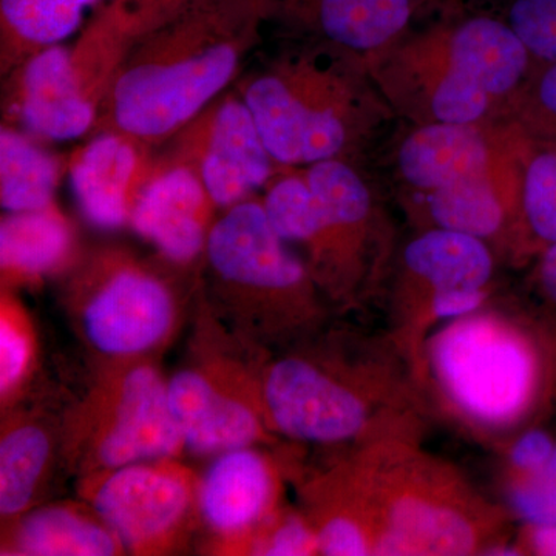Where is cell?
<instances>
[{"instance_id":"cell-13","label":"cell","mask_w":556,"mask_h":556,"mask_svg":"<svg viewBox=\"0 0 556 556\" xmlns=\"http://www.w3.org/2000/svg\"><path fill=\"white\" fill-rule=\"evenodd\" d=\"M167 397L186 448L197 455L251 447L263 438L254 407L206 372H175L167 382Z\"/></svg>"},{"instance_id":"cell-27","label":"cell","mask_w":556,"mask_h":556,"mask_svg":"<svg viewBox=\"0 0 556 556\" xmlns=\"http://www.w3.org/2000/svg\"><path fill=\"white\" fill-rule=\"evenodd\" d=\"M305 179L327 222L329 240L336 232L353 228L367 217V186L346 164L338 160L320 161L309 167Z\"/></svg>"},{"instance_id":"cell-29","label":"cell","mask_w":556,"mask_h":556,"mask_svg":"<svg viewBox=\"0 0 556 556\" xmlns=\"http://www.w3.org/2000/svg\"><path fill=\"white\" fill-rule=\"evenodd\" d=\"M525 203L530 226L543 240L556 243V155L543 153L530 164Z\"/></svg>"},{"instance_id":"cell-19","label":"cell","mask_w":556,"mask_h":556,"mask_svg":"<svg viewBox=\"0 0 556 556\" xmlns=\"http://www.w3.org/2000/svg\"><path fill=\"white\" fill-rule=\"evenodd\" d=\"M123 544L100 518L72 507H43L17 522L3 555L110 556Z\"/></svg>"},{"instance_id":"cell-6","label":"cell","mask_w":556,"mask_h":556,"mask_svg":"<svg viewBox=\"0 0 556 556\" xmlns=\"http://www.w3.org/2000/svg\"><path fill=\"white\" fill-rule=\"evenodd\" d=\"M433 358L450 396L485 422L517 416L532 394L535 365L529 348L485 318L459 321L442 332Z\"/></svg>"},{"instance_id":"cell-38","label":"cell","mask_w":556,"mask_h":556,"mask_svg":"<svg viewBox=\"0 0 556 556\" xmlns=\"http://www.w3.org/2000/svg\"><path fill=\"white\" fill-rule=\"evenodd\" d=\"M541 281L546 289L548 298L556 303V243L548 249L541 266Z\"/></svg>"},{"instance_id":"cell-41","label":"cell","mask_w":556,"mask_h":556,"mask_svg":"<svg viewBox=\"0 0 556 556\" xmlns=\"http://www.w3.org/2000/svg\"><path fill=\"white\" fill-rule=\"evenodd\" d=\"M543 478L547 479V481L556 482V448L552 453L551 459L547 460L546 466H544Z\"/></svg>"},{"instance_id":"cell-2","label":"cell","mask_w":556,"mask_h":556,"mask_svg":"<svg viewBox=\"0 0 556 556\" xmlns=\"http://www.w3.org/2000/svg\"><path fill=\"white\" fill-rule=\"evenodd\" d=\"M68 288L84 338L104 356H141L174 328L177 302L169 283L127 249L104 247L80 255Z\"/></svg>"},{"instance_id":"cell-22","label":"cell","mask_w":556,"mask_h":556,"mask_svg":"<svg viewBox=\"0 0 556 556\" xmlns=\"http://www.w3.org/2000/svg\"><path fill=\"white\" fill-rule=\"evenodd\" d=\"M67 161L40 148L10 124L0 129V204L5 212L36 211L54 203Z\"/></svg>"},{"instance_id":"cell-34","label":"cell","mask_w":556,"mask_h":556,"mask_svg":"<svg viewBox=\"0 0 556 556\" xmlns=\"http://www.w3.org/2000/svg\"><path fill=\"white\" fill-rule=\"evenodd\" d=\"M317 552L324 555H367V533L353 518L332 517L318 529Z\"/></svg>"},{"instance_id":"cell-7","label":"cell","mask_w":556,"mask_h":556,"mask_svg":"<svg viewBox=\"0 0 556 556\" xmlns=\"http://www.w3.org/2000/svg\"><path fill=\"white\" fill-rule=\"evenodd\" d=\"M199 485L188 468L161 459L89 475L84 493L126 551L159 554L199 508Z\"/></svg>"},{"instance_id":"cell-40","label":"cell","mask_w":556,"mask_h":556,"mask_svg":"<svg viewBox=\"0 0 556 556\" xmlns=\"http://www.w3.org/2000/svg\"><path fill=\"white\" fill-rule=\"evenodd\" d=\"M540 97L546 109L556 115V65L541 80Z\"/></svg>"},{"instance_id":"cell-12","label":"cell","mask_w":556,"mask_h":556,"mask_svg":"<svg viewBox=\"0 0 556 556\" xmlns=\"http://www.w3.org/2000/svg\"><path fill=\"white\" fill-rule=\"evenodd\" d=\"M263 399L274 426L302 441H345L367 420V408L356 394L299 358H283L270 367Z\"/></svg>"},{"instance_id":"cell-18","label":"cell","mask_w":556,"mask_h":556,"mask_svg":"<svg viewBox=\"0 0 556 556\" xmlns=\"http://www.w3.org/2000/svg\"><path fill=\"white\" fill-rule=\"evenodd\" d=\"M477 546V532L463 514L426 497L405 496L388 511V527L376 551L387 555H464Z\"/></svg>"},{"instance_id":"cell-37","label":"cell","mask_w":556,"mask_h":556,"mask_svg":"<svg viewBox=\"0 0 556 556\" xmlns=\"http://www.w3.org/2000/svg\"><path fill=\"white\" fill-rule=\"evenodd\" d=\"M481 291H438L433 309L439 317L466 316L481 303Z\"/></svg>"},{"instance_id":"cell-26","label":"cell","mask_w":556,"mask_h":556,"mask_svg":"<svg viewBox=\"0 0 556 556\" xmlns=\"http://www.w3.org/2000/svg\"><path fill=\"white\" fill-rule=\"evenodd\" d=\"M266 215L283 240L325 247L329 240L327 222L305 177H283L266 193Z\"/></svg>"},{"instance_id":"cell-33","label":"cell","mask_w":556,"mask_h":556,"mask_svg":"<svg viewBox=\"0 0 556 556\" xmlns=\"http://www.w3.org/2000/svg\"><path fill=\"white\" fill-rule=\"evenodd\" d=\"M249 548L255 555H309L317 551V538L300 519L288 518L265 535L255 538V543Z\"/></svg>"},{"instance_id":"cell-9","label":"cell","mask_w":556,"mask_h":556,"mask_svg":"<svg viewBox=\"0 0 556 556\" xmlns=\"http://www.w3.org/2000/svg\"><path fill=\"white\" fill-rule=\"evenodd\" d=\"M3 124L36 137L67 141L90 135L100 109L73 67L72 49L56 43L3 76Z\"/></svg>"},{"instance_id":"cell-16","label":"cell","mask_w":556,"mask_h":556,"mask_svg":"<svg viewBox=\"0 0 556 556\" xmlns=\"http://www.w3.org/2000/svg\"><path fill=\"white\" fill-rule=\"evenodd\" d=\"M281 16L346 50H372L404 30L413 0H263Z\"/></svg>"},{"instance_id":"cell-8","label":"cell","mask_w":556,"mask_h":556,"mask_svg":"<svg viewBox=\"0 0 556 556\" xmlns=\"http://www.w3.org/2000/svg\"><path fill=\"white\" fill-rule=\"evenodd\" d=\"M159 153L161 159L195 167L223 211L268 185L276 163L237 89L208 104Z\"/></svg>"},{"instance_id":"cell-36","label":"cell","mask_w":556,"mask_h":556,"mask_svg":"<svg viewBox=\"0 0 556 556\" xmlns=\"http://www.w3.org/2000/svg\"><path fill=\"white\" fill-rule=\"evenodd\" d=\"M554 450L551 439H548L546 434L540 433V431H533V433L526 434V437L515 445L511 459H514V464L517 467L536 470V468L546 466Z\"/></svg>"},{"instance_id":"cell-28","label":"cell","mask_w":556,"mask_h":556,"mask_svg":"<svg viewBox=\"0 0 556 556\" xmlns=\"http://www.w3.org/2000/svg\"><path fill=\"white\" fill-rule=\"evenodd\" d=\"M33 358L31 328L20 305L3 291L0 314V393L5 401L28 375Z\"/></svg>"},{"instance_id":"cell-14","label":"cell","mask_w":556,"mask_h":556,"mask_svg":"<svg viewBox=\"0 0 556 556\" xmlns=\"http://www.w3.org/2000/svg\"><path fill=\"white\" fill-rule=\"evenodd\" d=\"M276 481L268 460L249 447L217 455L199 485V514L225 540L241 541L268 515Z\"/></svg>"},{"instance_id":"cell-39","label":"cell","mask_w":556,"mask_h":556,"mask_svg":"<svg viewBox=\"0 0 556 556\" xmlns=\"http://www.w3.org/2000/svg\"><path fill=\"white\" fill-rule=\"evenodd\" d=\"M536 551L543 555H556V526H541L533 535Z\"/></svg>"},{"instance_id":"cell-1","label":"cell","mask_w":556,"mask_h":556,"mask_svg":"<svg viewBox=\"0 0 556 556\" xmlns=\"http://www.w3.org/2000/svg\"><path fill=\"white\" fill-rule=\"evenodd\" d=\"M268 17L263 0H195L131 47L89 137L115 130L166 144L228 91Z\"/></svg>"},{"instance_id":"cell-32","label":"cell","mask_w":556,"mask_h":556,"mask_svg":"<svg viewBox=\"0 0 556 556\" xmlns=\"http://www.w3.org/2000/svg\"><path fill=\"white\" fill-rule=\"evenodd\" d=\"M195 0H110L134 46L175 20Z\"/></svg>"},{"instance_id":"cell-31","label":"cell","mask_w":556,"mask_h":556,"mask_svg":"<svg viewBox=\"0 0 556 556\" xmlns=\"http://www.w3.org/2000/svg\"><path fill=\"white\" fill-rule=\"evenodd\" d=\"M489 93L450 70L433 98V112L441 123L470 124L484 115Z\"/></svg>"},{"instance_id":"cell-4","label":"cell","mask_w":556,"mask_h":556,"mask_svg":"<svg viewBox=\"0 0 556 556\" xmlns=\"http://www.w3.org/2000/svg\"><path fill=\"white\" fill-rule=\"evenodd\" d=\"M278 164L336 160L350 130L343 91L313 62L281 64L237 86Z\"/></svg>"},{"instance_id":"cell-20","label":"cell","mask_w":556,"mask_h":556,"mask_svg":"<svg viewBox=\"0 0 556 556\" xmlns=\"http://www.w3.org/2000/svg\"><path fill=\"white\" fill-rule=\"evenodd\" d=\"M450 50L452 72L477 84L489 94H501L521 78L529 49L514 28L477 17L457 28Z\"/></svg>"},{"instance_id":"cell-10","label":"cell","mask_w":556,"mask_h":556,"mask_svg":"<svg viewBox=\"0 0 556 556\" xmlns=\"http://www.w3.org/2000/svg\"><path fill=\"white\" fill-rule=\"evenodd\" d=\"M159 149L108 130L91 135L67 160L73 193L84 218L94 228L130 225L131 212L153 177Z\"/></svg>"},{"instance_id":"cell-30","label":"cell","mask_w":556,"mask_h":556,"mask_svg":"<svg viewBox=\"0 0 556 556\" xmlns=\"http://www.w3.org/2000/svg\"><path fill=\"white\" fill-rule=\"evenodd\" d=\"M510 27L527 49L556 61V0H515Z\"/></svg>"},{"instance_id":"cell-35","label":"cell","mask_w":556,"mask_h":556,"mask_svg":"<svg viewBox=\"0 0 556 556\" xmlns=\"http://www.w3.org/2000/svg\"><path fill=\"white\" fill-rule=\"evenodd\" d=\"M515 506L540 526H556V482L543 481L521 486L514 493Z\"/></svg>"},{"instance_id":"cell-23","label":"cell","mask_w":556,"mask_h":556,"mask_svg":"<svg viewBox=\"0 0 556 556\" xmlns=\"http://www.w3.org/2000/svg\"><path fill=\"white\" fill-rule=\"evenodd\" d=\"M405 262L437 291H481L492 274V258L478 237L448 229L413 241Z\"/></svg>"},{"instance_id":"cell-3","label":"cell","mask_w":556,"mask_h":556,"mask_svg":"<svg viewBox=\"0 0 556 556\" xmlns=\"http://www.w3.org/2000/svg\"><path fill=\"white\" fill-rule=\"evenodd\" d=\"M75 439L84 473L172 459L186 448L172 415L167 382L148 364L129 365L105 379L87 402Z\"/></svg>"},{"instance_id":"cell-15","label":"cell","mask_w":556,"mask_h":556,"mask_svg":"<svg viewBox=\"0 0 556 556\" xmlns=\"http://www.w3.org/2000/svg\"><path fill=\"white\" fill-rule=\"evenodd\" d=\"M79 258L76 230L56 203L3 215L0 222L3 288L38 283L73 269Z\"/></svg>"},{"instance_id":"cell-25","label":"cell","mask_w":556,"mask_h":556,"mask_svg":"<svg viewBox=\"0 0 556 556\" xmlns=\"http://www.w3.org/2000/svg\"><path fill=\"white\" fill-rule=\"evenodd\" d=\"M430 211L442 229L486 237L503 222V208L484 175L456 179L434 189Z\"/></svg>"},{"instance_id":"cell-21","label":"cell","mask_w":556,"mask_h":556,"mask_svg":"<svg viewBox=\"0 0 556 556\" xmlns=\"http://www.w3.org/2000/svg\"><path fill=\"white\" fill-rule=\"evenodd\" d=\"M98 0H0V73L78 30Z\"/></svg>"},{"instance_id":"cell-5","label":"cell","mask_w":556,"mask_h":556,"mask_svg":"<svg viewBox=\"0 0 556 556\" xmlns=\"http://www.w3.org/2000/svg\"><path fill=\"white\" fill-rule=\"evenodd\" d=\"M251 199L226 208L208 233L204 260L212 292L237 320L305 298L306 270Z\"/></svg>"},{"instance_id":"cell-11","label":"cell","mask_w":556,"mask_h":556,"mask_svg":"<svg viewBox=\"0 0 556 556\" xmlns=\"http://www.w3.org/2000/svg\"><path fill=\"white\" fill-rule=\"evenodd\" d=\"M217 211L195 167L161 159L159 153L155 174L142 190L129 226L167 262L189 266L204 257Z\"/></svg>"},{"instance_id":"cell-17","label":"cell","mask_w":556,"mask_h":556,"mask_svg":"<svg viewBox=\"0 0 556 556\" xmlns=\"http://www.w3.org/2000/svg\"><path fill=\"white\" fill-rule=\"evenodd\" d=\"M399 166L420 189L484 175L486 149L481 135L467 124L441 123L415 131L402 146Z\"/></svg>"},{"instance_id":"cell-24","label":"cell","mask_w":556,"mask_h":556,"mask_svg":"<svg viewBox=\"0 0 556 556\" xmlns=\"http://www.w3.org/2000/svg\"><path fill=\"white\" fill-rule=\"evenodd\" d=\"M49 431L35 422L3 430L0 441V514L20 517L30 506L50 464Z\"/></svg>"}]
</instances>
